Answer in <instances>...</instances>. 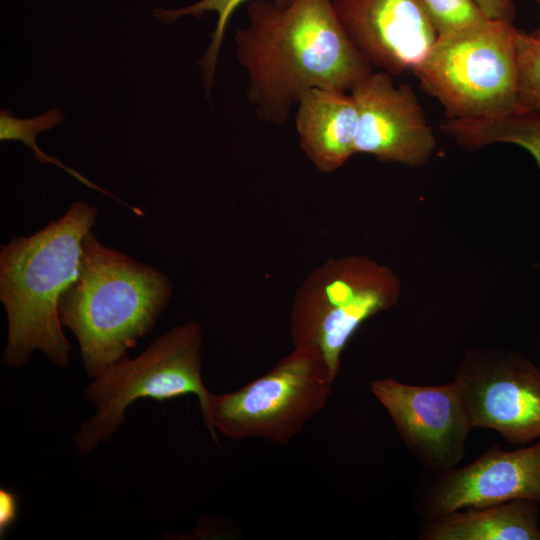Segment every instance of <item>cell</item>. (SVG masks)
<instances>
[{
    "mask_svg": "<svg viewBox=\"0 0 540 540\" xmlns=\"http://www.w3.org/2000/svg\"><path fill=\"white\" fill-rule=\"evenodd\" d=\"M64 120L65 116L58 108L49 109L37 117L28 119L17 118L8 109H2L0 111V140L22 142L32 150L35 159L41 164H54L65 170L82 184L117 200L114 195L92 183L74 169L67 167L58 159L49 156L37 146L36 136L40 132L49 131ZM117 201L123 202L120 199Z\"/></svg>",
    "mask_w": 540,
    "mask_h": 540,
    "instance_id": "e0dca14e",
    "label": "cell"
},
{
    "mask_svg": "<svg viewBox=\"0 0 540 540\" xmlns=\"http://www.w3.org/2000/svg\"><path fill=\"white\" fill-rule=\"evenodd\" d=\"M532 1L540 5V0H532Z\"/></svg>",
    "mask_w": 540,
    "mask_h": 540,
    "instance_id": "7402d4cb",
    "label": "cell"
},
{
    "mask_svg": "<svg viewBox=\"0 0 540 540\" xmlns=\"http://www.w3.org/2000/svg\"><path fill=\"white\" fill-rule=\"evenodd\" d=\"M247 1L249 2L251 0H200L196 3L178 9H156L153 11V16L164 24L173 23L184 16H192L199 20L207 12L217 13L216 26L214 31L210 34L211 42L205 54L199 61L208 99L210 98L215 68L227 24L234 11L241 4ZM271 1L275 3H288L291 0Z\"/></svg>",
    "mask_w": 540,
    "mask_h": 540,
    "instance_id": "2e32d148",
    "label": "cell"
},
{
    "mask_svg": "<svg viewBox=\"0 0 540 540\" xmlns=\"http://www.w3.org/2000/svg\"><path fill=\"white\" fill-rule=\"evenodd\" d=\"M17 514V498L7 489L0 490V535L6 534Z\"/></svg>",
    "mask_w": 540,
    "mask_h": 540,
    "instance_id": "44dd1931",
    "label": "cell"
},
{
    "mask_svg": "<svg viewBox=\"0 0 540 540\" xmlns=\"http://www.w3.org/2000/svg\"><path fill=\"white\" fill-rule=\"evenodd\" d=\"M536 267L540 269V263H539V264H537V265H536Z\"/></svg>",
    "mask_w": 540,
    "mask_h": 540,
    "instance_id": "603a6c76",
    "label": "cell"
},
{
    "mask_svg": "<svg viewBox=\"0 0 540 540\" xmlns=\"http://www.w3.org/2000/svg\"><path fill=\"white\" fill-rule=\"evenodd\" d=\"M332 6L360 55L392 76L412 71L437 39L417 0H332Z\"/></svg>",
    "mask_w": 540,
    "mask_h": 540,
    "instance_id": "8fae6325",
    "label": "cell"
},
{
    "mask_svg": "<svg viewBox=\"0 0 540 540\" xmlns=\"http://www.w3.org/2000/svg\"><path fill=\"white\" fill-rule=\"evenodd\" d=\"M296 130L302 149L321 171L331 172L355 154L358 108L349 91L312 88L297 103Z\"/></svg>",
    "mask_w": 540,
    "mask_h": 540,
    "instance_id": "4fadbf2b",
    "label": "cell"
},
{
    "mask_svg": "<svg viewBox=\"0 0 540 540\" xmlns=\"http://www.w3.org/2000/svg\"><path fill=\"white\" fill-rule=\"evenodd\" d=\"M334 381L320 351L298 345L265 375L233 392L211 394L202 416L214 441L219 431L235 440L285 445L325 407Z\"/></svg>",
    "mask_w": 540,
    "mask_h": 540,
    "instance_id": "8992f818",
    "label": "cell"
},
{
    "mask_svg": "<svg viewBox=\"0 0 540 540\" xmlns=\"http://www.w3.org/2000/svg\"><path fill=\"white\" fill-rule=\"evenodd\" d=\"M490 19L513 22L516 15L513 0H474Z\"/></svg>",
    "mask_w": 540,
    "mask_h": 540,
    "instance_id": "ffe728a7",
    "label": "cell"
},
{
    "mask_svg": "<svg viewBox=\"0 0 540 540\" xmlns=\"http://www.w3.org/2000/svg\"><path fill=\"white\" fill-rule=\"evenodd\" d=\"M349 92L359 115L356 153L408 166L428 161L436 139L409 85L396 86L385 71L371 72Z\"/></svg>",
    "mask_w": 540,
    "mask_h": 540,
    "instance_id": "30bf717a",
    "label": "cell"
},
{
    "mask_svg": "<svg viewBox=\"0 0 540 540\" xmlns=\"http://www.w3.org/2000/svg\"><path fill=\"white\" fill-rule=\"evenodd\" d=\"M248 23L235 30L247 71L248 101L265 123L283 125L312 88L350 91L372 72L343 31L332 0H251Z\"/></svg>",
    "mask_w": 540,
    "mask_h": 540,
    "instance_id": "6da1fadb",
    "label": "cell"
},
{
    "mask_svg": "<svg viewBox=\"0 0 540 540\" xmlns=\"http://www.w3.org/2000/svg\"><path fill=\"white\" fill-rule=\"evenodd\" d=\"M538 503L513 500L431 518L424 540H540Z\"/></svg>",
    "mask_w": 540,
    "mask_h": 540,
    "instance_id": "5bb4252c",
    "label": "cell"
},
{
    "mask_svg": "<svg viewBox=\"0 0 540 540\" xmlns=\"http://www.w3.org/2000/svg\"><path fill=\"white\" fill-rule=\"evenodd\" d=\"M470 422L498 432L508 443L540 438V371L521 356L473 352L454 378Z\"/></svg>",
    "mask_w": 540,
    "mask_h": 540,
    "instance_id": "52a82bcc",
    "label": "cell"
},
{
    "mask_svg": "<svg viewBox=\"0 0 540 540\" xmlns=\"http://www.w3.org/2000/svg\"><path fill=\"white\" fill-rule=\"evenodd\" d=\"M441 129L465 148L493 143L518 145L533 156L540 168V111L516 109L497 116L447 119Z\"/></svg>",
    "mask_w": 540,
    "mask_h": 540,
    "instance_id": "9a60e30c",
    "label": "cell"
},
{
    "mask_svg": "<svg viewBox=\"0 0 540 540\" xmlns=\"http://www.w3.org/2000/svg\"><path fill=\"white\" fill-rule=\"evenodd\" d=\"M517 109L540 111V26L517 36Z\"/></svg>",
    "mask_w": 540,
    "mask_h": 540,
    "instance_id": "ac0fdd59",
    "label": "cell"
},
{
    "mask_svg": "<svg viewBox=\"0 0 540 540\" xmlns=\"http://www.w3.org/2000/svg\"><path fill=\"white\" fill-rule=\"evenodd\" d=\"M370 387L421 463L442 472L463 458L473 426L454 381L430 386L384 378L373 380Z\"/></svg>",
    "mask_w": 540,
    "mask_h": 540,
    "instance_id": "9c48e42d",
    "label": "cell"
},
{
    "mask_svg": "<svg viewBox=\"0 0 540 540\" xmlns=\"http://www.w3.org/2000/svg\"><path fill=\"white\" fill-rule=\"evenodd\" d=\"M431 518L513 500L540 502V438L531 446H493L468 465L442 471L426 497Z\"/></svg>",
    "mask_w": 540,
    "mask_h": 540,
    "instance_id": "7c38bea8",
    "label": "cell"
},
{
    "mask_svg": "<svg viewBox=\"0 0 540 540\" xmlns=\"http://www.w3.org/2000/svg\"><path fill=\"white\" fill-rule=\"evenodd\" d=\"M201 345L198 324L179 325L140 355L129 358L127 354L92 378L84 397L95 414L74 435L77 451L88 455L108 441L124 423L127 408L138 399L165 401L193 394L203 413L212 393L202 380Z\"/></svg>",
    "mask_w": 540,
    "mask_h": 540,
    "instance_id": "5b68a950",
    "label": "cell"
},
{
    "mask_svg": "<svg viewBox=\"0 0 540 540\" xmlns=\"http://www.w3.org/2000/svg\"><path fill=\"white\" fill-rule=\"evenodd\" d=\"M172 288L159 269L86 234L77 277L61 294L58 314L77 339L88 377L127 355L153 329Z\"/></svg>",
    "mask_w": 540,
    "mask_h": 540,
    "instance_id": "3957f363",
    "label": "cell"
},
{
    "mask_svg": "<svg viewBox=\"0 0 540 540\" xmlns=\"http://www.w3.org/2000/svg\"><path fill=\"white\" fill-rule=\"evenodd\" d=\"M437 37L458 32L488 18L474 0H417Z\"/></svg>",
    "mask_w": 540,
    "mask_h": 540,
    "instance_id": "d6986e66",
    "label": "cell"
},
{
    "mask_svg": "<svg viewBox=\"0 0 540 540\" xmlns=\"http://www.w3.org/2000/svg\"><path fill=\"white\" fill-rule=\"evenodd\" d=\"M397 294V280L388 270L369 262L346 263L317 303L294 313L295 346L317 348L336 379L341 353L351 336L366 319L389 307Z\"/></svg>",
    "mask_w": 540,
    "mask_h": 540,
    "instance_id": "ba28073f",
    "label": "cell"
},
{
    "mask_svg": "<svg viewBox=\"0 0 540 540\" xmlns=\"http://www.w3.org/2000/svg\"><path fill=\"white\" fill-rule=\"evenodd\" d=\"M97 209L76 201L56 220L29 236H12L0 251V301L7 317L2 360L21 367L35 350L67 366L72 347L58 304L78 274L82 241L92 231Z\"/></svg>",
    "mask_w": 540,
    "mask_h": 540,
    "instance_id": "7a4b0ae2",
    "label": "cell"
},
{
    "mask_svg": "<svg viewBox=\"0 0 540 540\" xmlns=\"http://www.w3.org/2000/svg\"><path fill=\"white\" fill-rule=\"evenodd\" d=\"M518 32L513 22L487 19L439 36L412 72L421 88L443 106L447 119L514 111Z\"/></svg>",
    "mask_w": 540,
    "mask_h": 540,
    "instance_id": "277c9868",
    "label": "cell"
}]
</instances>
